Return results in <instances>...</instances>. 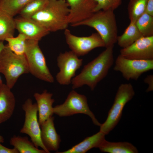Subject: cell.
<instances>
[{"label": "cell", "mask_w": 153, "mask_h": 153, "mask_svg": "<svg viewBox=\"0 0 153 153\" xmlns=\"http://www.w3.org/2000/svg\"><path fill=\"white\" fill-rule=\"evenodd\" d=\"M97 3L95 12L101 10L114 11L121 5L122 0H94Z\"/></svg>", "instance_id": "obj_28"}, {"label": "cell", "mask_w": 153, "mask_h": 153, "mask_svg": "<svg viewBox=\"0 0 153 153\" xmlns=\"http://www.w3.org/2000/svg\"><path fill=\"white\" fill-rule=\"evenodd\" d=\"M147 0H129L128 6L129 18L130 22H135L145 12Z\"/></svg>", "instance_id": "obj_25"}, {"label": "cell", "mask_w": 153, "mask_h": 153, "mask_svg": "<svg viewBox=\"0 0 153 153\" xmlns=\"http://www.w3.org/2000/svg\"><path fill=\"white\" fill-rule=\"evenodd\" d=\"M24 55L29 73L37 78L49 83L54 81L46 64L45 57L39 45V41L27 40Z\"/></svg>", "instance_id": "obj_6"}, {"label": "cell", "mask_w": 153, "mask_h": 153, "mask_svg": "<svg viewBox=\"0 0 153 153\" xmlns=\"http://www.w3.org/2000/svg\"><path fill=\"white\" fill-rule=\"evenodd\" d=\"M16 29L27 40L39 41L49 33L45 28L31 18L20 17L14 19Z\"/></svg>", "instance_id": "obj_14"}, {"label": "cell", "mask_w": 153, "mask_h": 153, "mask_svg": "<svg viewBox=\"0 0 153 153\" xmlns=\"http://www.w3.org/2000/svg\"><path fill=\"white\" fill-rule=\"evenodd\" d=\"M47 0H32L26 4L19 14L21 17L31 18L44 6Z\"/></svg>", "instance_id": "obj_27"}, {"label": "cell", "mask_w": 153, "mask_h": 153, "mask_svg": "<svg viewBox=\"0 0 153 153\" xmlns=\"http://www.w3.org/2000/svg\"><path fill=\"white\" fill-rule=\"evenodd\" d=\"M57 65L60 71L56 76L58 82L62 85H68L71 83L72 78L76 71L82 65L83 60L78 58L72 51L61 53L57 58Z\"/></svg>", "instance_id": "obj_11"}, {"label": "cell", "mask_w": 153, "mask_h": 153, "mask_svg": "<svg viewBox=\"0 0 153 153\" xmlns=\"http://www.w3.org/2000/svg\"><path fill=\"white\" fill-rule=\"evenodd\" d=\"M114 11L101 10L95 12L86 19L71 25L86 26L95 29L104 41L105 48L117 42L118 28Z\"/></svg>", "instance_id": "obj_3"}, {"label": "cell", "mask_w": 153, "mask_h": 153, "mask_svg": "<svg viewBox=\"0 0 153 153\" xmlns=\"http://www.w3.org/2000/svg\"><path fill=\"white\" fill-rule=\"evenodd\" d=\"M135 94L131 83H122L119 86L107 119L100 126V131L106 135L114 128L121 119L125 106L133 98Z\"/></svg>", "instance_id": "obj_5"}, {"label": "cell", "mask_w": 153, "mask_h": 153, "mask_svg": "<svg viewBox=\"0 0 153 153\" xmlns=\"http://www.w3.org/2000/svg\"><path fill=\"white\" fill-rule=\"evenodd\" d=\"M153 69V60L129 59L120 54L115 61L114 70L120 72L127 80H137L143 73Z\"/></svg>", "instance_id": "obj_9"}, {"label": "cell", "mask_w": 153, "mask_h": 153, "mask_svg": "<svg viewBox=\"0 0 153 153\" xmlns=\"http://www.w3.org/2000/svg\"><path fill=\"white\" fill-rule=\"evenodd\" d=\"M4 139L3 137L0 135V143H3L4 142Z\"/></svg>", "instance_id": "obj_33"}, {"label": "cell", "mask_w": 153, "mask_h": 153, "mask_svg": "<svg viewBox=\"0 0 153 153\" xmlns=\"http://www.w3.org/2000/svg\"><path fill=\"white\" fill-rule=\"evenodd\" d=\"M64 34L71 51L78 57L86 54L96 48L105 47L104 41L97 32L87 37H78L73 34L67 28L64 30Z\"/></svg>", "instance_id": "obj_10"}, {"label": "cell", "mask_w": 153, "mask_h": 153, "mask_svg": "<svg viewBox=\"0 0 153 153\" xmlns=\"http://www.w3.org/2000/svg\"><path fill=\"white\" fill-rule=\"evenodd\" d=\"M29 73L24 54L17 55L5 46L0 54V73L4 76L6 84L11 89L22 75Z\"/></svg>", "instance_id": "obj_4"}, {"label": "cell", "mask_w": 153, "mask_h": 153, "mask_svg": "<svg viewBox=\"0 0 153 153\" xmlns=\"http://www.w3.org/2000/svg\"><path fill=\"white\" fill-rule=\"evenodd\" d=\"M142 37L143 36L138 30L135 22H130L123 33L118 36L117 42L122 48H125Z\"/></svg>", "instance_id": "obj_21"}, {"label": "cell", "mask_w": 153, "mask_h": 153, "mask_svg": "<svg viewBox=\"0 0 153 153\" xmlns=\"http://www.w3.org/2000/svg\"><path fill=\"white\" fill-rule=\"evenodd\" d=\"M120 53L128 59L153 60V36L141 37L130 45L122 48Z\"/></svg>", "instance_id": "obj_12"}, {"label": "cell", "mask_w": 153, "mask_h": 153, "mask_svg": "<svg viewBox=\"0 0 153 153\" xmlns=\"http://www.w3.org/2000/svg\"><path fill=\"white\" fill-rule=\"evenodd\" d=\"M0 153H19L15 148L10 149L6 147L0 143Z\"/></svg>", "instance_id": "obj_30"}, {"label": "cell", "mask_w": 153, "mask_h": 153, "mask_svg": "<svg viewBox=\"0 0 153 153\" xmlns=\"http://www.w3.org/2000/svg\"><path fill=\"white\" fill-rule=\"evenodd\" d=\"M27 40L24 35L19 33L16 37L7 38L5 41L11 50L17 55H22L24 54Z\"/></svg>", "instance_id": "obj_26"}, {"label": "cell", "mask_w": 153, "mask_h": 153, "mask_svg": "<svg viewBox=\"0 0 153 153\" xmlns=\"http://www.w3.org/2000/svg\"><path fill=\"white\" fill-rule=\"evenodd\" d=\"M5 46L3 41H0V54Z\"/></svg>", "instance_id": "obj_32"}, {"label": "cell", "mask_w": 153, "mask_h": 153, "mask_svg": "<svg viewBox=\"0 0 153 153\" xmlns=\"http://www.w3.org/2000/svg\"><path fill=\"white\" fill-rule=\"evenodd\" d=\"M15 29L13 17L0 8V41L14 36Z\"/></svg>", "instance_id": "obj_22"}, {"label": "cell", "mask_w": 153, "mask_h": 153, "mask_svg": "<svg viewBox=\"0 0 153 153\" xmlns=\"http://www.w3.org/2000/svg\"><path fill=\"white\" fill-rule=\"evenodd\" d=\"M9 142L19 153H46L44 150L36 147L27 137L14 135L10 138Z\"/></svg>", "instance_id": "obj_20"}, {"label": "cell", "mask_w": 153, "mask_h": 153, "mask_svg": "<svg viewBox=\"0 0 153 153\" xmlns=\"http://www.w3.org/2000/svg\"><path fill=\"white\" fill-rule=\"evenodd\" d=\"M22 108L25 113V118L20 132L28 135L36 147H40L46 153H50L41 140V129L37 117L38 110L36 103H33L31 99L28 98L23 104Z\"/></svg>", "instance_id": "obj_8"}, {"label": "cell", "mask_w": 153, "mask_h": 153, "mask_svg": "<svg viewBox=\"0 0 153 153\" xmlns=\"http://www.w3.org/2000/svg\"><path fill=\"white\" fill-rule=\"evenodd\" d=\"M53 94L46 90L39 94L35 93L34 97L36 101L39 116L38 120L40 126L54 114L52 105L54 102L52 98Z\"/></svg>", "instance_id": "obj_17"}, {"label": "cell", "mask_w": 153, "mask_h": 153, "mask_svg": "<svg viewBox=\"0 0 153 153\" xmlns=\"http://www.w3.org/2000/svg\"><path fill=\"white\" fill-rule=\"evenodd\" d=\"M54 120V117L52 116L40 126L42 142L49 152L57 151L61 141L60 136L56 131Z\"/></svg>", "instance_id": "obj_15"}, {"label": "cell", "mask_w": 153, "mask_h": 153, "mask_svg": "<svg viewBox=\"0 0 153 153\" xmlns=\"http://www.w3.org/2000/svg\"><path fill=\"white\" fill-rule=\"evenodd\" d=\"M145 12L153 16V0H147Z\"/></svg>", "instance_id": "obj_31"}, {"label": "cell", "mask_w": 153, "mask_h": 153, "mask_svg": "<svg viewBox=\"0 0 153 153\" xmlns=\"http://www.w3.org/2000/svg\"><path fill=\"white\" fill-rule=\"evenodd\" d=\"M70 12L65 0H47L43 7L31 18L49 32H55L67 28Z\"/></svg>", "instance_id": "obj_2"}, {"label": "cell", "mask_w": 153, "mask_h": 153, "mask_svg": "<svg viewBox=\"0 0 153 153\" xmlns=\"http://www.w3.org/2000/svg\"><path fill=\"white\" fill-rule=\"evenodd\" d=\"M32 0H0V8L14 17Z\"/></svg>", "instance_id": "obj_24"}, {"label": "cell", "mask_w": 153, "mask_h": 153, "mask_svg": "<svg viewBox=\"0 0 153 153\" xmlns=\"http://www.w3.org/2000/svg\"><path fill=\"white\" fill-rule=\"evenodd\" d=\"M135 23L143 37L153 36V16L145 12L137 19Z\"/></svg>", "instance_id": "obj_23"}, {"label": "cell", "mask_w": 153, "mask_h": 153, "mask_svg": "<svg viewBox=\"0 0 153 153\" xmlns=\"http://www.w3.org/2000/svg\"><path fill=\"white\" fill-rule=\"evenodd\" d=\"M144 82L148 84V87L146 90L147 92L151 91L153 90V75H148L144 79Z\"/></svg>", "instance_id": "obj_29"}, {"label": "cell", "mask_w": 153, "mask_h": 153, "mask_svg": "<svg viewBox=\"0 0 153 153\" xmlns=\"http://www.w3.org/2000/svg\"><path fill=\"white\" fill-rule=\"evenodd\" d=\"M2 83L3 82L1 79L0 80V86Z\"/></svg>", "instance_id": "obj_34"}, {"label": "cell", "mask_w": 153, "mask_h": 153, "mask_svg": "<svg viewBox=\"0 0 153 153\" xmlns=\"http://www.w3.org/2000/svg\"><path fill=\"white\" fill-rule=\"evenodd\" d=\"M70 12L68 20L72 25L83 20L95 12L97 3L94 0H66Z\"/></svg>", "instance_id": "obj_13"}, {"label": "cell", "mask_w": 153, "mask_h": 153, "mask_svg": "<svg viewBox=\"0 0 153 153\" xmlns=\"http://www.w3.org/2000/svg\"><path fill=\"white\" fill-rule=\"evenodd\" d=\"M102 152L109 153H137V148L127 142H110L105 139L98 148Z\"/></svg>", "instance_id": "obj_19"}, {"label": "cell", "mask_w": 153, "mask_h": 153, "mask_svg": "<svg viewBox=\"0 0 153 153\" xmlns=\"http://www.w3.org/2000/svg\"><path fill=\"white\" fill-rule=\"evenodd\" d=\"M105 135L99 131L92 136L87 137L83 141L69 149L58 153H85L91 149L99 148L105 139Z\"/></svg>", "instance_id": "obj_18"}, {"label": "cell", "mask_w": 153, "mask_h": 153, "mask_svg": "<svg viewBox=\"0 0 153 153\" xmlns=\"http://www.w3.org/2000/svg\"><path fill=\"white\" fill-rule=\"evenodd\" d=\"M53 111L54 114L60 117L69 116L78 114H84L91 118L95 125L100 126L101 124L90 110L86 97L74 90L70 92L63 104L53 107Z\"/></svg>", "instance_id": "obj_7"}, {"label": "cell", "mask_w": 153, "mask_h": 153, "mask_svg": "<svg viewBox=\"0 0 153 153\" xmlns=\"http://www.w3.org/2000/svg\"><path fill=\"white\" fill-rule=\"evenodd\" d=\"M11 89L3 83L0 86V124L9 119L15 109L16 99Z\"/></svg>", "instance_id": "obj_16"}, {"label": "cell", "mask_w": 153, "mask_h": 153, "mask_svg": "<svg viewBox=\"0 0 153 153\" xmlns=\"http://www.w3.org/2000/svg\"><path fill=\"white\" fill-rule=\"evenodd\" d=\"M114 47L106 48L97 57L84 66L80 73L71 80L73 89L86 85L91 90H94L97 84L106 76L113 64Z\"/></svg>", "instance_id": "obj_1"}]
</instances>
